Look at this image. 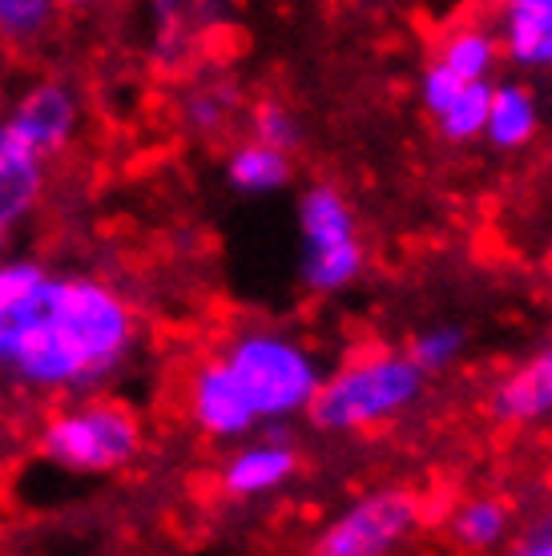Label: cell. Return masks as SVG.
<instances>
[{"mask_svg":"<svg viewBox=\"0 0 552 556\" xmlns=\"http://www.w3.org/2000/svg\"><path fill=\"white\" fill-rule=\"evenodd\" d=\"M134 348L129 306L89 278H49L13 263L0 291V371L33 388H70L105 376Z\"/></svg>","mask_w":552,"mask_h":556,"instance_id":"cell-1","label":"cell"},{"mask_svg":"<svg viewBox=\"0 0 552 556\" xmlns=\"http://www.w3.org/2000/svg\"><path fill=\"white\" fill-rule=\"evenodd\" d=\"M424 388L428 379L415 371L403 351H372L323 376L315 400L306 407V419L311 428L327 435L372 431L419 404Z\"/></svg>","mask_w":552,"mask_h":556,"instance_id":"cell-2","label":"cell"},{"mask_svg":"<svg viewBox=\"0 0 552 556\" xmlns=\"http://www.w3.org/2000/svg\"><path fill=\"white\" fill-rule=\"evenodd\" d=\"M218 363L230 371L259 424L306 416V407L323 383L315 351L306 348L303 339L271 331V327H250V331L235 334Z\"/></svg>","mask_w":552,"mask_h":556,"instance_id":"cell-3","label":"cell"},{"mask_svg":"<svg viewBox=\"0 0 552 556\" xmlns=\"http://www.w3.org/2000/svg\"><path fill=\"white\" fill-rule=\"evenodd\" d=\"M299 278L306 291L339 294L355 287L367 270V247L360 218L347 194L331 181H315L299 198Z\"/></svg>","mask_w":552,"mask_h":556,"instance_id":"cell-4","label":"cell"},{"mask_svg":"<svg viewBox=\"0 0 552 556\" xmlns=\"http://www.w3.org/2000/svg\"><path fill=\"white\" fill-rule=\"evenodd\" d=\"M41 452L70 472H113L141 452V424L125 404L97 400L49 419Z\"/></svg>","mask_w":552,"mask_h":556,"instance_id":"cell-5","label":"cell"},{"mask_svg":"<svg viewBox=\"0 0 552 556\" xmlns=\"http://www.w3.org/2000/svg\"><path fill=\"white\" fill-rule=\"evenodd\" d=\"M424 520V504L412 488L379 484L363 492L318 532V556H391L412 541Z\"/></svg>","mask_w":552,"mask_h":556,"instance_id":"cell-6","label":"cell"},{"mask_svg":"<svg viewBox=\"0 0 552 556\" xmlns=\"http://www.w3.org/2000/svg\"><path fill=\"white\" fill-rule=\"evenodd\" d=\"M488 101H492V81H460L436 61L419 73V105L436 122L440 138L452 146H468V141L484 138Z\"/></svg>","mask_w":552,"mask_h":556,"instance_id":"cell-7","label":"cell"},{"mask_svg":"<svg viewBox=\"0 0 552 556\" xmlns=\"http://www.w3.org/2000/svg\"><path fill=\"white\" fill-rule=\"evenodd\" d=\"M77 126V101L61 81H41L16 101V110L4 122V134L25 146L33 157H49V153L65 150Z\"/></svg>","mask_w":552,"mask_h":556,"instance_id":"cell-8","label":"cell"},{"mask_svg":"<svg viewBox=\"0 0 552 556\" xmlns=\"http://www.w3.org/2000/svg\"><path fill=\"white\" fill-rule=\"evenodd\" d=\"M190 416L210 440H242L259 428V419L242 400L238 383L218 359L202 363L190 383Z\"/></svg>","mask_w":552,"mask_h":556,"instance_id":"cell-9","label":"cell"},{"mask_svg":"<svg viewBox=\"0 0 552 556\" xmlns=\"http://www.w3.org/2000/svg\"><path fill=\"white\" fill-rule=\"evenodd\" d=\"M488 412L500 424H516V428L552 419V339L500 379L488 395Z\"/></svg>","mask_w":552,"mask_h":556,"instance_id":"cell-10","label":"cell"},{"mask_svg":"<svg viewBox=\"0 0 552 556\" xmlns=\"http://www.w3.org/2000/svg\"><path fill=\"white\" fill-rule=\"evenodd\" d=\"M294 472H299L294 444H287L283 435H271V440L242 444L222 464V488L235 501H254V496H271L278 488H287Z\"/></svg>","mask_w":552,"mask_h":556,"instance_id":"cell-11","label":"cell"},{"mask_svg":"<svg viewBox=\"0 0 552 556\" xmlns=\"http://www.w3.org/2000/svg\"><path fill=\"white\" fill-rule=\"evenodd\" d=\"M492 33L516 70L552 73V0H509Z\"/></svg>","mask_w":552,"mask_h":556,"instance_id":"cell-12","label":"cell"},{"mask_svg":"<svg viewBox=\"0 0 552 556\" xmlns=\"http://www.w3.org/2000/svg\"><path fill=\"white\" fill-rule=\"evenodd\" d=\"M544 122L537 89L520 77L492 81V101H488V122H484V141L500 153H516L532 146Z\"/></svg>","mask_w":552,"mask_h":556,"instance_id":"cell-13","label":"cell"},{"mask_svg":"<svg viewBox=\"0 0 552 556\" xmlns=\"http://www.w3.org/2000/svg\"><path fill=\"white\" fill-rule=\"evenodd\" d=\"M448 536L460 553L472 556H488V553H504L512 536V504L504 496H468L460 504L452 520H448Z\"/></svg>","mask_w":552,"mask_h":556,"instance_id":"cell-14","label":"cell"},{"mask_svg":"<svg viewBox=\"0 0 552 556\" xmlns=\"http://www.w3.org/2000/svg\"><path fill=\"white\" fill-rule=\"evenodd\" d=\"M41 157H33L25 146H16L0 126V238L9 226L21 223L41 198Z\"/></svg>","mask_w":552,"mask_h":556,"instance_id":"cell-15","label":"cell"},{"mask_svg":"<svg viewBox=\"0 0 552 556\" xmlns=\"http://www.w3.org/2000/svg\"><path fill=\"white\" fill-rule=\"evenodd\" d=\"M500 61H504V56H500L497 33L484 25L452 28L440 45V56H436V65H443V70L452 73V77H460V81H492Z\"/></svg>","mask_w":552,"mask_h":556,"instance_id":"cell-16","label":"cell"},{"mask_svg":"<svg viewBox=\"0 0 552 556\" xmlns=\"http://www.w3.org/2000/svg\"><path fill=\"white\" fill-rule=\"evenodd\" d=\"M290 178H294L290 153L266 150L259 141H247V146H238V150L226 157V181L235 186L238 194H250V198L278 194V190L290 186Z\"/></svg>","mask_w":552,"mask_h":556,"instance_id":"cell-17","label":"cell"},{"mask_svg":"<svg viewBox=\"0 0 552 556\" xmlns=\"http://www.w3.org/2000/svg\"><path fill=\"white\" fill-rule=\"evenodd\" d=\"M468 343H472V334L464 323L440 319V323H431V327H424V331H415L403 355L412 359V367L419 376L431 379V376L452 371V367L468 355Z\"/></svg>","mask_w":552,"mask_h":556,"instance_id":"cell-18","label":"cell"},{"mask_svg":"<svg viewBox=\"0 0 552 556\" xmlns=\"http://www.w3.org/2000/svg\"><path fill=\"white\" fill-rule=\"evenodd\" d=\"M250 129H254V138L250 141H259V146L278 150V153L299 150V141H303V126H299L294 110L275 98H263L254 110H250Z\"/></svg>","mask_w":552,"mask_h":556,"instance_id":"cell-19","label":"cell"},{"mask_svg":"<svg viewBox=\"0 0 552 556\" xmlns=\"http://www.w3.org/2000/svg\"><path fill=\"white\" fill-rule=\"evenodd\" d=\"M230 110H235V89H198L190 105H186V117H190L193 129L214 134V129L226 126Z\"/></svg>","mask_w":552,"mask_h":556,"instance_id":"cell-20","label":"cell"},{"mask_svg":"<svg viewBox=\"0 0 552 556\" xmlns=\"http://www.w3.org/2000/svg\"><path fill=\"white\" fill-rule=\"evenodd\" d=\"M45 16H49V9L45 4H33V0H0V33L4 37H33L37 28L45 25Z\"/></svg>","mask_w":552,"mask_h":556,"instance_id":"cell-21","label":"cell"},{"mask_svg":"<svg viewBox=\"0 0 552 556\" xmlns=\"http://www.w3.org/2000/svg\"><path fill=\"white\" fill-rule=\"evenodd\" d=\"M497 556H552V508L540 520H532L525 529V536L516 544H509L504 553Z\"/></svg>","mask_w":552,"mask_h":556,"instance_id":"cell-22","label":"cell"},{"mask_svg":"<svg viewBox=\"0 0 552 556\" xmlns=\"http://www.w3.org/2000/svg\"><path fill=\"white\" fill-rule=\"evenodd\" d=\"M0 242H4V238H0Z\"/></svg>","mask_w":552,"mask_h":556,"instance_id":"cell-23","label":"cell"}]
</instances>
